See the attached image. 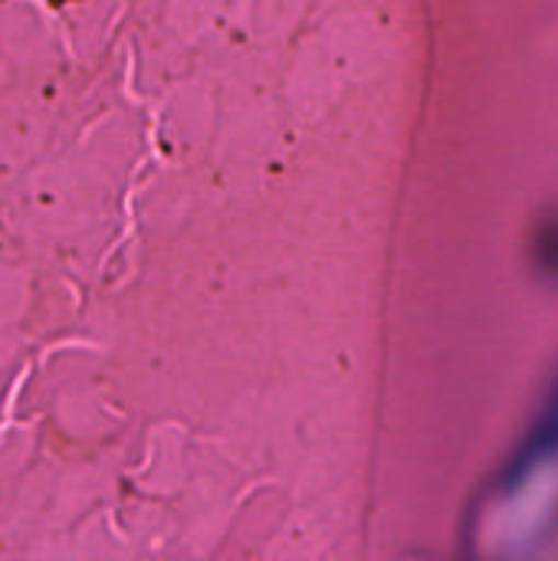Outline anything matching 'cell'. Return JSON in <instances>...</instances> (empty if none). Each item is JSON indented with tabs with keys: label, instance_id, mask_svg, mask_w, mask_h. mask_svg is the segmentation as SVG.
Here are the masks:
<instances>
[{
	"label": "cell",
	"instance_id": "1",
	"mask_svg": "<svg viewBox=\"0 0 558 561\" xmlns=\"http://www.w3.org/2000/svg\"><path fill=\"white\" fill-rule=\"evenodd\" d=\"M558 454V381L553 385L549 398L543 401L533 427L526 431L523 444L510 454V463L503 470V486L506 490H516L523 486L536 470H543L553 457Z\"/></svg>",
	"mask_w": 558,
	"mask_h": 561
}]
</instances>
